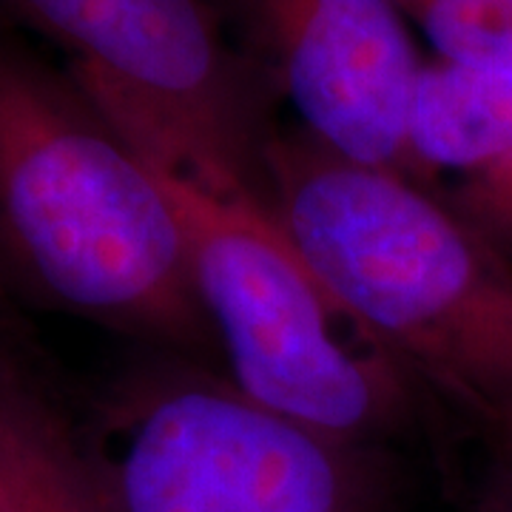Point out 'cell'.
Here are the masks:
<instances>
[{
  "instance_id": "9",
  "label": "cell",
  "mask_w": 512,
  "mask_h": 512,
  "mask_svg": "<svg viewBox=\"0 0 512 512\" xmlns=\"http://www.w3.org/2000/svg\"><path fill=\"white\" fill-rule=\"evenodd\" d=\"M416 20L441 60L512 80V3L507 0H410Z\"/></svg>"
},
{
  "instance_id": "1",
  "label": "cell",
  "mask_w": 512,
  "mask_h": 512,
  "mask_svg": "<svg viewBox=\"0 0 512 512\" xmlns=\"http://www.w3.org/2000/svg\"><path fill=\"white\" fill-rule=\"evenodd\" d=\"M43 305L205 353L191 251L163 174L69 72L0 40V276Z\"/></svg>"
},
{
  "instance_id": "2",
  "label": "cell",
  "mask_w": 512,
  "mask_h": 512,
  "mask_svg": "<svg viewBox=\"0 0 512 512\" xmlns=\"http://www.w3.org/2000/svg\"><path fill=\"white\" fill-rule=\"evenodd\" d=\"M268 211L413 379L476 421L512 470V259L410 177L305 128L265 151Z\"/></svg>"
},
{
  "instance_id": "6",
  "label": "cell",
  "mask_w": 512,
  "mask_h": 512,
  "mask_svg": "<svg viewBox=\"0 0 512 512\" xmlns=\"http://www.w3.org/2000/svg\"><path fill=\"white\" fill-rule=\"evenodd\" d=\"M237 52L302 128L356 163L413 180L407 143L421 57L396 0H211Z\"/></svg>"
},
{
  "instance_id": "3",
  "label": "cell",
  "mask_w": 512,
  "mask_h": 512,
  "mask_svg": "<svg viewBox=\"0 0 512 512\" xmlns=\"http://www.w3.org/2000/svg\"><path fill=\"white\" fill-rule=\"evenodd\" d=\"M163 180L183 220L202 311L239 393L362 450L413 424L421 384L265 208Z\"/></svg>"
},
{
  "instance_id": "7",
  "label": "cell",
  "mask_w": 512,
  "mask_h": 512,
  "mask_svg": "<svg viewBox=\"0 0 512 512\" xmlns=\"http://www.w3.org/2000/svg\"><path fill=\"white\" fill-rule=\"evenodd\" d=\"M407 143L413 183L512 259V80L421 60Z\"/></svg>"
},
{
  "instance_id": "4",
  "label": "cell",
  "mask_w": 512,
  "mask_h": 512,
  "mask_svg": "<svg viewBox=\"0 0 512 512\" xmlns=\"http://www.w3.org/2000/svg\"><path fill=\"white\" fill-rule=\"evenodd\" d=\"M165 177L268 211L274 89L211 0H0ZM271 214V211H268Z\"/></svg>"
},
{
  "instance_id": "10",
  "label": "cell",
  "mask_w": 512,
  "mask_h": 512,
  "mask_svg": "<svg viewBox=\"0 0 512 512\" xmlns=\"http://www.w3.org/2000/svg\"><path fill=\"white\" fill-rule=\"evenodd\" d=\"M498 512H512V470H507V478H504V495H501Z\"/></svg>"
},
{
  "instance_id": "11",
  "label": "cell",
  "mask_w": 512,
  "mask_h": 512,
  "mask_svg": "<svg viewBox=\"0 0 512 512\" xmlns=\"http://www.w3.org/2000/svg\"><path fill=\"white\" fill-rule=\"evenodd\" d=\"M3 328H6V302H3V285H0V336H3Z\"/></svg>"
},
{
  "instance_id": "12",
  "label": "cell",
  "mask_w": 512,
  "mask_h": 512,
  "mask_svg": "<svg viewBox=\"0 0 512 512\" xmlns=\"http://www.w3.org/2000/svg\"><path fill=\"white\" fill-rule=\"evenodd\" d=\"M396 3H399V9H402L404 3H407V0H396ZM507 3H512V0H507Z\"/></svg>"
},
{
  "instance_id": "8",
  "label": "cell",
  "mask_w": 512,
  "mask_h": 512,
  "mask_svg": "<svg viewBox=\"0 0 512 512\" xmlns=\"http://www.w3.org/2000/svg\"><path fill=\"white\" fill-rule=\"evenodd\" d=\"M0 512H109L83 436L3 348Z\"/></svg>"
},
{
  "instance_id": "5",
  "label": "cell",
  "mask_w": 512,
  "mask_h": 512,
  "mask_svg": "<svg viewBox=\"0 0 512 512\" xmlns=\"http://www.w3.org/2000/svg\"><path fill=\"white\" fill-rule=\"evenodd\" d=\"M83 444L109 512H382L367 450L205 373L151 370L117 387Z\"/></svg>"
}]
</instances>
